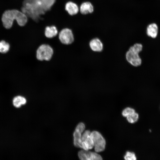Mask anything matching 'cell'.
<instances>
[{
    "label": "cell",
    "instance_id": "1",
    "mask_svg": "<svg viewBox=\"0 0 160 160\" xmlns=\"http://www.w3.org/2000/svg\"><path fill=\"white\" fill-rule=\"evenodd\" d=\"M15 20L20 26H24L28 21V17L21 11L16 9L5 11L2 14L1 21L4 27L9 29L12 25Z\"/></svg>",
    "mask_w": 160,
    "mask_h": 160
},
{
    "label": "cell",
    "instance_id": "2",
    "mask_svg": "<svg viewBox=\"0 0 160 160\" xmlns=\"http://www.w3.org/2000/svg\"><path fill=\"white\" fill-rule=\"evenodd\" d=\"M21 10L27 17L35 21H38L40 19V16L45 12L40 0H24Z\"/></svg>",
    "mask_w": 160,
    "mask_h": 160
},
{
    "label": "cell",
    "instance_id": "3",
    "mask_svg": "<svg viewBox=\"0 0 160 160\" xmlns=\"http://www.w3.org/2000/svg\"><path fill=\"white\" fill-rule=\"evenodd\" d=\"M90 135L95 152H99L103 151L105 148L106 142L101 134L98 131H94L91 132Z\"/></svg>",
    "mask_w": 160,
    "mask_h": 160
},
{
    "label": "cell",
    "instance_id": "4",
    "mask_svg": "<svg viewBox=\"0 0 160 160\" xmlns=\"http://www.w3.org/2000/svg\"><path fill=\"white\" fill-rule=\"evenodd\" d=\"M53 50L49 45L43 44L38 48L36 51V58L40 60H50L53 54Z\"/></svg>",
    "mask_w": 160,
    "mask_h": 160
},
{
    "label": "cell",
    "instance_id": "5",
    "mask_svg": "<svg viewBox=\"0 0 160 160\" xmlns=\"http://www.w3.org/2000/svg\"><path fill=\"white\" fill-rule=\"evenodd\" d=\"M139 52L130 47L126 53V58L127 61L134 67L140 66L142 63V60L140 57Z\"/></svg>",
    "mask_w": 160,
    "mask_h": 160
},
{
    "label": "cell",
    "instance_id": "6",
    "mask_svg": "<svg viewBox=\"0 0 160 160\" xmlns=\"http://www.w3.org/2000/svg\"><path fill=\"white\" fill-rule=\"evenodd\" d=\"M60 41L63 44H69L73 41L74 36L72 31L68 28H65L62 29L59 35Z\"/></svg>",
    "mask_w": 160,
    "mask_h": 160
},
{
    "label": "cell",
    "instance_id": "7",
    "mask_svg": "<svg viewBox=\"0 0 160 160\" xmlns=\"http://www.w3.org/2000/svg\"><path fill=\"white\" fill-rule=\"evenodd\" d=\"M90 134V131L87 130L82 135L81 148L84 150H89L94 147V143Z\"/></svg>",
    "mask_w": 160,
    "mask_h": 160
},
{
    "label": "cell",
    "instance_id": "8",
    "mask_svg": "<svg viewBox=\"0 0 160 160\" xmlns=\"http://www.w3.org/2000/svg\"><path fill=\"white\" fill-rule=\"evenodd\" d=\"M78 155L79 158L81 160H102V157L99 154L88 150H81L79 152Z\"/></svg>",
    "mask_w": 160,
    "mask_h": 160
},
{
    "label": "cell",
    "instance_id": "9",
    "mask_svg": "<svg viewBox=\"0 0 160 160\" xmlns=\"http://www.w3.org/2000/svg\"><path fill=\"white\" fill-rule=\"evenodd\" d=\"M89 46L91 49L95 52H100L103 49L102 42L99 39L97 38H94L90 41Z\"/></svg>",
    "mask_w": 160,
    "mask_h": 160
},
{
    "label": "cell",
    "instance_id": "10",
    "mask_svg": "<svg viewBox=\"0 0 160 160\" xmlns=\"http://www.w3.org/2000/svg\"><path fill=\"white\" fill-rule=\"evenodd\" d=\"M65 9L69 15H73L77 14L79 11L78 5L71 1L68 2L65 4Z\"/></svg>",
    "mask_w": 160,
    "mask_h": 160
},
{
    "label": "cell",
    "instance_id": "11",
    "mask_svg": "<svg viewBox=\"0 0 160 160\" xmlns=\"http://www.w3.org/2000/svg\"><path fill=\"white\" fill-rule=\"evenodd\" d=\"M94 10L93 6L92 4L89 1H86L81 4L80 8V11L82 15H87L91 13Z\"/></svg>",
    "mask_w": 160,
    "mask_h": 160
},
{
    "label": "cell",
    "instance_id": "12",
    "mask_svg": "<svg viewBox=\"0 0 160 160\" xmlns=\"http://www.w3.org/2000/svg\"><path fill=\"white\" fill-rule=\"evenodd\" d=\"M27 102L26 98L23 96L18 95L15 97L12 100L13 106L16 108H19L25 105Z\"/></svg>",
    "mask_w": 160,
    "mask_h": 160
},
{
    "label": "cell",
    "instance_id": "13",
    "mask_svg": "<svg viewBox=\"0 0 160 160\" xmlns=\"http://www.w3.org/2000/svg\"><path fill=\"white\" fill-rule=\"evenodd\" d=\"M158 28L157 25L154 23L149 25L147 29V33L149 37L155 38L157 35Z\"/></svg>",
    "mask_w": 160,
    "mask_h": 160
},
{
    "label": "cell",
    "instance_id": "14",
    "mask_svg": "<svg viewBox=\"0 0 160 160\" xmlns=\"http://www.w3.org/2000/svg\"><path fill=\"white\" fill-rule=\"evenodd\" d=\"M83 131L75 129L73 134V143L77 147L81 148L82 133Z\"/></svg>",
    "mask_w": 160,
    "mask_h": 160
},
{
    "label": "cell",
    "instance_id": "15",
    "mask_svg": "<svg viewBox=\"0 0 160 160\" xmlns=\"http://www.w3.org/2000/svg\"><path fill=\"white\" fill-rule=\"evenodd\" d=\"M57 33V29L55 26H47L45 28V35L48 38H52L56 36Z\"/></svg>",
    "mask_w": 160,
    "mask_h": 160
},
{
    "label": "cell",
    "instance_id": "16",
    "mask_svg": "<svg viewBox=\"0 0 160 160\" xmlns=\"http://www.w3.org/2000/svg\"><path fill=\"white\" fill-rule=\"evenodd\" d=\"M56 0H40L41 6L45 12L49 11Z\"/></svg>",
    "mask_w": 160,
    "mask_h": 160
},
{
    "label": "cell",
    "instance_id": "17",
    "mask_svg": "<svg viewBox=\"0 0 160 160\" xmlns=\"http://www.w3.org/2000/svg\"><path fill=\"white\" fill-rule=\"evenodd\" d=\"M9 44L5 41L2 40L0 41V52L4 53L7 52L9 50Z\"/></svg>",
    "mask_w": 160,
    "mask_h": 160
},
{
    "label": "cell",
    "instance_id": "18",
    "mask_svg": "<svg viewBox=\"0 0 160 160\" xmlns=\"http://www.w3.org/2000/svg\"><path fill=\"white\" fill-rule=\"evenodd\" d=\"M126 117L129 122L131 123H134L137 121L139 115L137 113L135 112Z\"/></svg>",
    "mask_w": 160,
    "mask_h": 160
},
{
    "label": "cell",
    "instance_id": "19",
    "mask_svg": "<svg viewBox=\"0 0 160 160\" xmlns=\"http://www.w3.org/2000/svg\"><path fill=\"white\" fill-rule=\"evenodd\" d=\"M135 112V110L134 109L131 108L127 107L125 108L123 111L122 114L123 116L127 117Z\"/></svg>",
    "mask_w": 160,
    "mask_h": 160
},
{
    "label": "cell",
    "instance_id": "20",
    "mask_svg": "<svg viewBox=\"0 0 160 160\" xmlns=\"http://www.w3.org/2000/svg\"><path fill=\"white\" fill-rule=\"evenodd\" d=\"M124 158L126 160H136L137 159L135 153L129 151L126 152Z\"/></svg>",
    "mask_w": 160,
    "mask_h": 160
}]
</instances>
